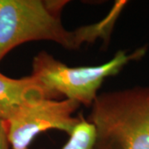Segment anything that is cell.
Instances as JSON below:
<instances>
[{
  "label": "cell",
  "instance_id": "6da1fadb",
  "mask_svg": "<svg viewBox=\"0 0 149 149\" xmlns=\"http://www.w3.org/2000/svg\"><path fill=\"white\" fill-rule=\"evenodd\" d=\"M67 1L0 0V61L13 48L29 42L49 41L66 50L75 51L85 42L108 39L115 22L127 4L117 1L110 13L100 22L66 29L61 11Z\"/></svg>",
  "mask_w": 149,
  "mask_h": 149
},
{
  "label": "cell",
  "instance_id": "7a4b0ae2",
  "mask_svg": "<svg viewBox=\"0 0 149 149\" xmlns=\"http://www.w3.org/2000/svg\"><path fill=\"white\" fill-rule=\"evenodd\" d=\"M87 121L93 149H149V85L98 94Z\"/></svg>",
  "mask_w": 149,
  "mask_h": 149
},
{
  "label": "cell",
  "instance_id": "3957f363",
  "mask_svg": "<svg viewBox=\"0 0 149 149\" xmlns=\"http://www.w3.org/2000/svg\"><path fill=\"white\" fill-rule=\"evenodd\" d=\"M146 46L131 53L119 50L109 61L99 65L71 67L45 51L32 60V75L37 79L49 99L60 96L90 107L98 95L104 80L118 74L130 61H139L147 53Z\"/></svg>",
  "mask_w": 149,
  "mask_h": 149
},
{
  "label": "cell",
  "instance_id": "277c9868",
  "mask_svg": "<svg viewBox=\"0 0 149 149\" xmlns=\"http://www.w3.org/2000/svg\"><path fill=\"white\" fill-rule=\"evenodd\" d=\"M80 104L67 99L32 96L7 112L3 118L11 149H28L38 134L56 129L70 135L80 117H73Z\"/></svg>",
  "mask_w": 149,
  "mask_h": 149
},
{
  "label": "cell",
  "instance_id": "5b68a950",
  "mask_svg": "<svg viewBox=\"0 0 149 149\" xmlns=\"http://www.w3.org/2000/svg\"><path fill=\"white\" fill-rule=\"evenodd\" d=\"M32 96L47 98L42 86L34 76L30 74L20 79H13L0 72V118L2 119L13 107Z\"/></svg>",
  "mask_w": 149,
  "mask_h": 149
},
{
  "label": "cell",
  "instance_id": "8992f818",
  "mask_svg": "<svg viewBox=\"0 0 149 149\" xmlns=\"http://www.w3.org/2000/svg\"><path fill=\"white\" fill-rule=\"evenodd\" d=\"M94 143V127L81 115L80 122L70 134L68 141L61 149H93Z\"/></svg>",
  "mask_w": 149,
  "mask_h": 149
},
{
  "label": "cell",
  "instance_id": "52a82bcc",
  "mask_svg": "<svg viewBox=\"0 0 149 149\" xmlns=\"http://www.w3.org/2000/svg\"><path fill=\"white\" fill-rule=\"evenodd\" d=\"M0 149H11L8 140L7 128L4 120L0 118Z\"/></svg>",
  "mask_w": 149,
  "mask_h": 149
}]
</instances>
